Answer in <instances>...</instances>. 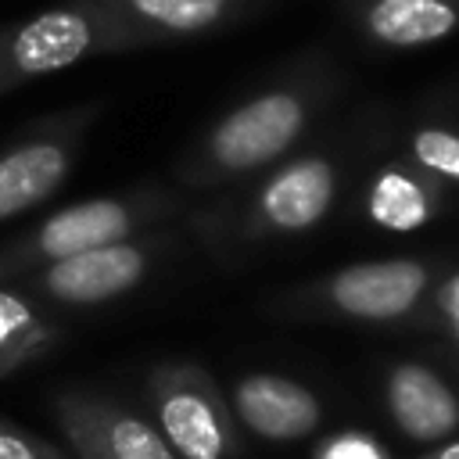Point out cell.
I'll list each match as a JSON object with an SVG mask.
<instances>
[{"instance_id":"8","label":"cell","mask_w":459,"mask_h":459,"mask_svg":"<svg viewBox=\"0 0 459 459\" xmlns=\"http://www.w3.org/2000/svg\"><path fill=\"white\" fill-rule=\"evenodd\" d=\"M434 283V269L420 258H377L344 265L316 290L319 305L359 323H402L409 319Z\"/></svg>"},{"instance_id":"20","label":"cell","mask_w":459,"mask_h":459,"mask_svg":"<svg viewBox=\"0 0 459 459\" xmlns=\"http://www.w3.org/2000/svg\"><path fill=\"white\" fill-rule=\"evenodd\" d=\"M423 459H459V437H448V441H441L430 455H423Z\"/></svg>"},{"instance_id":"15","label":"cell","mask_w":459,"mask_h":459,"mask_svg":"<svg viewBox=\"0 0 459 459\" xmlns=\"http://www.w3.org/2000/svg\"><path fill=\"white\" fill-rule=\"evenodd\" d=\"M54 341L57 326L47 319V312L29 294L0 283V377L47 355Z\"/></svg>"},{"instance_id":"3","label":"cell","mask_w":459,"mask_h":459,"mask_svg":"<svg viewBox=\"0 0 459 459\" xmlns=\"http://www.w3.org/2000/svg\"><path fill=\"white\" fill-rule=\"evenodd\" d=\"M118 47H129V39L100 0H68L0 32V90L54 75Z\"/></svg>"},{"instance_id":"4","label":"cell","mask_w":459,"mask_h":459,"mask_svg":"<svg viewBox=\"0 0 459 459\" xmlns=\"http://www.w3.org/2000/svg\"><path fill=\"white\" fill-rule=\"evenodd\" d=\"M154 427L176 459H230L240 448L230 402L208 369L194 362H161L147 377Z\"/></svg>"},{"instance_id":"18","label":"cell","mask_w":459,"mask_h":459,"mask_svg":"<svg viewBox=\"0 0 459 459\" xmlns=\"http://www.w3.org/2000/svg\"><path fill=\"white\" fill-rule=\"evenodd\" d=\"M312 459H391L387 448L366 434V430H344V434H333L326 437Z\"/></svg>"},{"instance_id":"6","label":"cell","mask_w":459,"mask_h":459,"mask_svg":"<svg viewBox=\"0 0 459 459\" xmlns=\"http://www.w3.org/2000/svg\"><path fill=\"white\" fill-rule=\"evenodd\" d=\"M93 108L47 118L0 154V222L18 219L54 197L79 161Z\"/></svg>"},{"instance_id":"7","label":"cell","mask_w":459,"mask_h":459,"mask_svg":"<svg viewBox=\"0 0 459 459\" xmlns=\"http://www.w3.org/2000/svg\"><path fill=\"white\" fill-rule=\"evenodd\" d=\"M50 412L75 459H176L151 420L104 394L65 387L50 398Z\"/></svg>"},{"instance_id":"2","label":"cell","mask_w":459,"mask_h":459,"mask_svg":"<svg viewBox=\"0 0 459 459\" xmlns=\"http://www.w3.org/2000/svg\"><path fill=\"white\" fill-rule=\"evenodd\" d=\"M316 100H319L316 90L305 82L255 93L251 100L237 104L230 115H222L212 126V133L190 154L183 176L190 183L208 186L273 165L308 129L316 115Z\"/></svg>"},{"instance_id":"9","label":"cell","mask_w":459,"mask_h":459,"mask_svg":"<svg viewBox=\"0 0 459 459\" xmlns=\"http://www.w3.org/2000/svg\"><path fill=\"white\" fill-rule=\"evenodd\" d=\"M337 197V161L326 154H301L280 165L251 197L244 226L258 237L305 233L319 226Z\"/></svg>"},{"instance_id":"5","label":"cell","mask_w":459,"mask_h":459,"mask_svg":"<svg viewBox=\"0 0 459 459\" xmlns=\"http://www.w3.org/2000/svg\"><path fill=\"white\" fill-rule=\"evenodd\" d=\"M158 251H161L158 237H133V240H118L108 247H93V251L50 262L43 269L18 276L7 287L29 294L32 301H54L65 308H93L143 283Z\"/></svg>"},{"instance_id":"13","label":"cell","mask_w":459,"mask_h":459,"mask_svg":"<svg viewBox=\"0 0 459 459\" xmlns=\"http://www.w3.org/2000/svg\"><path fill=\"white\" fill-rule=\"evenodd\" d=\"M441 208V183L420 165H387L369 179L366 215L394 233L427 226Z\"/></svg>"},{"instance_id":"10","label":"cell","mask_w":459,"mask_h":459,"mask_svg":"<svg viewBox=\"0 0 459 459\" xmlns=\"http://www.w3.org/2000/svg\"><path fill=\"white\" fill-rule=\"evenodd\" d=\"M233 420L262 441H301L323 423L319 398L280 373H247L230 391Z\"/></svg>"},{"instance_id":"17","label":"cell","mask_w":459,"mask_h":459,"mask_svg":"<svg viewBox=\"0 0 459 459\" xmlns=\"http://www.w3.org/2000/svg\"><path fill=\"white\" fill-rule=\"evenodd\" d=\"M0 459H72V455H65L57 445L0 416Z\"/></svg>"},{"instance_id":"21","label":"cell","mask_w":459,"mask_h":459,"mask_svg":"<svg viewBox=\"0 0 459 459\" xmlns=\"http://www.w3.org/2000/svg\"><path fill=\"white\" fill-rule=\"evenodd\" d=\"M420 459H423V455H420Z\"/></svg>"},{"instance_id":"11","label":"cell","mask_w":459,"mask_h":459,"mask_svg":"<svg viewBox=\"0 0 459 459\" xmlns=\"http://www.w3.org/2000/svg\"><path fill=\"white\" fill-rule=\"evenodd\" d=\"M387 412L420 445H441L459 430V398L441 373L423 362H394L384 380Z\"/></svg>"},{"instance_id":"14","label":"cell","mask_w":459,"mask_h":459,"mask_svg":"<svg viewBox=\"0 0 459 459\" xmlns=\"http://www.w3.org/2000/svg\"><path fill=\"white\" fill-rule=\"evenodd\" d=\"M362 29L384 47H427L459 29V0H369Z\"/></svg>"},{"instance_id":"12","label":"cell","mask_w":459,"mask_h":459,"mask_svg":"<svg viewBox=\"0 0 459 459\" xmlns=\"http://www.w3.org/2000/svg\"><path fill=\"white\" fill-rule=\"evenodd\" d=\"M118 22L129 47L154 39L197 36L222 25L240 0H100Z\"/></svg>"},{"instance_id":"16","label":"cell","mask_w":459,"mask_h":459,"mask_svg":"<svg viewBox=\"0 0 459 459\" xmlns=\"http://www.w3.org/2000/svg\"><path fill=\"white\" fill-rule=\"evenodd\" d=\"M412 147V161L434 176L437 183L441 179H452L459 183V133L445 129V126H420L409 140Z\"/></svg>"},{"instance_id":"1","label":"cell","mask_w":459,"mask_h":459,"mask_svg":"<svg viewBox=\"0 0 459 459\" xmlns=\"http://www.w3.org/2000/svg\"><path fill=\"white\" fill-rule=\"evenodd\" d=\"M165 212H169V197L154 190L108 194V197H90V201L57 208L36 226L0 240V283H14L32 269H43L50 262H61L93 247L143 237V230L165 219Z\"/></svg>"},{"instance_id":"19","label":"cell","mask_w":459,"mask_h":459,"mask_svg":"<svg viewBox=\"0 0 459 459\" xmlns=\"http://www.w3.org/2000/svg\"><path fill=\"white\" fill-rule=\"evenodd\" d=\"M430 305H434V316H437V323L445 326V333L459 341V269L448 273V276L434 287V301H430Z\"/></svg>"}]
</instances>
